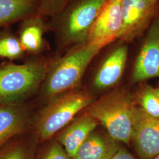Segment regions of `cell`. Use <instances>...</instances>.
Listing matches in <instances>:
<instances>
[{
    "label": "cell",
    "mask_w": 159,
    "mask_h": 159,
    "mask_svg": "<svg viewBox=\"0 0 159 159\" xmlns=\"http://www.w3.org/2000/svg\"><path fill=\"white\" fill-rule=\"evenodd\" d=\"M111 159H136L125 148H121Z\"/></svg>",
    "instance_id": "21"
},
{
    "label": "cell",
    "mask_w": 159,
    "mask_h": 159,
    "mask_svg": "<svg viewBox=\"0 0 159 159\" xmlns=\"http://www.w3.org/2000/svg\"><path fill=\"white\" fill-rule=\"evenodd\" d=\"M35 159V147L33 142L12 143L0 150V159Z\"/></svg>",
    "instance_id": "18"
},
{
    "label": "cell",
    "mask_w": 159,
    "mask_h": 159,
    "mask_svg": "<svg viewBox=\"0 0 159 159\" xmlns=\"http://www.w3.org/2000/svg\"><path fill=\"white\" fill-rule=\"evenodd\" d=\"M119 143L107 134L93 131L72 159H111L120 148Z\"/></svg>",
    "instance_id": "13"
},
{
    "label": "cell",
    "mask_w": 159,
    "mask_h": 159,
    "mask_svg": "<svg viewBox=\"0 0 159 159\" xmlns=\"http://www.w3.org/2000/svg\"><path fill=\"white\" fill-rule=\"evenodd\" d=\"M35 159H72L57 141L52 142L40 152Z\"/></svg>",
    "instance_id": "19"
},
{
    "label": "cell",
    "mask_w": 159,
    "mask_h": 159,
    "mask_svg": "<svg viewBox=\"0 0 159 159\" xmlns=\"http://www.w3.org/2000/svg\"><path fill=\"white\" fill-rule=\"evenodd\" d=\"M94 102L87 93L70 90L53 97L37 116L35 129L41 142L49 140Z\"/></svg>",
    "instance_id": "5"
},
{
    "label": "cell",
    "mask_w": 159,
    "mask_h": 159,
    "mask_svg": "<svg viewBox=\"0 0 159 159\" xmlns=\"http://www.w3.org/2000/svg\"><path fill=\"white\" fill-rule=\"evenodd\" d=\"M152 159H159V154H157L156 157H154Z\"/></svg>",
    "instance_id": "23"
},
{
    "label": "cell",
    "mask_w": 159,
    "mask_h": 159,
    "mask_svg": "<svg viewBox=\"0 0 159 159\" xmlns=\"http://www.w3.org/2000/svg\"><path fill=\"white\" fill-rule=\"evenodd\" d=\"M131 142L140 159H152L159 154V119L135 108Z\"/></svg>",
    "instance_id": "8"
},
{
    "label": "cell",
    "mask_w": 159,
    "mask_h": 159,
    "mask_svg": "<svg viewBox=\"0 0 159 159\" xmlns=\"http://www.w3.org/2000/svg\"><path fill=\"white\" fill-rule=\"evenodd\" d=\"M123 28L120 0H108L91 27L87 43L107 46L119 40Z\"/></svg>",
    "instance_id": "9"
},
{
    "label": "cell",
    "mask_w": 159,
    "mask_h": 159,
    "mask_svg": "<svg viewBox=\"0 0 159 159\" xmlns=\"http://www.w3.org/2000/svg\"><path fill=\"white\" fill-rule=\"evenodd\" d=\"M54 59L39 58L1 66L0 103L17 104L34 93L46 79Z\"/></svg>",
    "instance_id": "4"
},
{
    "label": "cell",
    "mask_w": 159,
    "mask_h": 159,
    "mask_svg": "<svg viewBox=\"0 0 159 159\" xmlns=\"http://www.w3.org/2000/svg\"><path fill=\"white\" fill-rule=\"evenodd\" d=\"M134 101L148 115L159 119V98L155 88L147 84L142 85L135 96Z\"/></svg>",
    "instance_id": "16"
},
{
    "label": "cell",
    "mask_w": 159,
    "mask_h": 159,
    "mask_svg": "<svg viewBox=\"0 0 159 159\" xmlns=\"http://www.w3.org/2000/svg\"><path fill=\"white\" fill-rule=\"evenodd\" d=\"M106 46L87 43L70 49L53 60L44 81L43 94L51 98L79 84L91 61Z\"/></svg>",
    "instance_id": "2"
},
{
    "label": "cell",
    "mask_w": 159,
    "mask_h": 159,
    "mask_svg": "<svg viewBox=\"0 0 159 159\" xmlns=\"http://www.w3.org/2000/svg\"><path fill=\"white\" fill-rule=\"evenodd\" d=\"M24 52L18 37L7 30L0 32V57L16 60L23 57Z\"/></svg>",
    "instance_id": "17"
},
{
    "label": "cell",
    "mask_w": 159,
    "mask_h": 159,
    "mask_svg": "<svg viewBox=\"0 0 159 159\" xmlns=\"http://www.w3.org/2000/svg\"><path fill=\"white\" fill-rule=\"evenodd\" d=\"M129 44L121 40L112 43L111 48L102 58L94 74L93 83L95 87L104 89L119 83L125 71Z\"/></svg>",
    "instance_id": "10"
},
{
    "label": "cell",
    "mask_w": 159,
    "mask_h": 159,
    "mask_svg": "<svg viewBox=\"0 0 159 159\" xmlns=\"http://www.w3.org/2000/svg\"><path fill=\"white\" fill-rule=\"evenodd\" d=\"M107 1L70 0L62 10L49 18L50 31L58 46L69 50L87 43L91 27Z\"/></svg>",
    "instance_id": "1"
},
{
    "label": "cell",
    "mask_w": 159,
    "mask_h": 159,
    "mask_svg": "<svg viewBox=\"0 0 159 159\" xmlns=\"http://www.w3.org/2000/svg\"><path fill=\"white\" fill-rule=\"evenodd\" d=\"M155 91H156V94L157 95V96L159 97V85L157 87H156V88H155Z\"/></svg>",
    "instance_id": "22"
},
{
    "label": "cell",
    "mask_w": 159,
    "mask_h": 159,
    "mask_svg": "<svg viewBox=\"0 0 159 159\" xmlns=\"http://www.w3.org/2000/svg\"><path fill=\"white\" fill-rule=\"evenodd\" d=\"M27 109L17 104L0 103V148L21 133L28 123Z\"/></svg>",
    "instance_id": "14"
},
{
    "label": "cell",
    "mask_w": 159,
    "mask_h": 159,
    "mask_svg": "<svg viewBox=\"0 0 159 159\" xmlns=\"http://www.w3.org/2000/svg\"><path fill=\"white\" fill-rule=\"evenodd\" d=\"M136 106L134 97L124 89L110 92L87 107L85 114L100 122L118 142H131Z\"/></svg>",
    "instance_id": "3"
},
{
    "label": "cell",
    "mask_w": 159,
    "mask_h": 159,
    "mask_svg": "<svg viewBox=\"0 0 159 159\" xmlns=\"http://www.w3.org/2000/svg\"><path fill=\"white\" fill-rule=\"evenodd\" d=\"M123 21L119 40L130 44L147 30L159 12V0H120Z\"/></svg>",
    "instance_id": "6"
},
{
    "label": "cell",
    "mask_w": 159,
    "mask_h": 159,
    "mask_svg": "<svg viewBox=\"0 0 159 159\" xmlns=\"http://www.w3.org/2000/svg\"><path fill=\"white\" fill-rule=\"evenodd\" d=\"M46 18L35 14L21 21L18 38L24 51L39 54L46 48L44 35L50 31L48 21Z\"/></svg>",
    "instance_id": "11"
},
{
    "label": "cell",
    "mask_w": 159,
    "mask_h": 159,
    "mask_svg": "<svg viewBox=\"0 0 159 159\" xmlns=\"http://www.w3.org/2000/svg\"><path fill=\"white\" fill-rule=\"evenodd\" d=\"M41 0H0V29L38 14Z\"/></svg>",
    "instance_id": "15"
},
{
    "label": "cell",
    "mask_w": 159,
    "mask_h": 159,
    "mask_svg": "<svg viewBox=\"0 0 159 159\" xmlns=\"http://www.w3.org/2000/svg\"><path fill=\"white\" fill-rule=\"evenodd\" d=\"M70 0H41L38 14L50 18L58 13Z\"/></svg>",
    "instance_id": "20"
},
{
    "label": "cell",
    "mask_w": 159,
    "mask_h": 159,
    "mask_svg": "<svg viewBox=\"0 0 159 159\" xmlns=\"http://www.w3.org/2000/svg\"><path fill=\"white\" fill-rule=\"evenodd\" d=\"M98 123L96 119L85 114L64 129L58 135L57 141L72 159L87 138L95 130Z\"/></svg>",
    "instance_id": "12"
},
{
    "label": "cell",
    "mask_w": 159,
    "mask_h": 159,
    "mask_svg": "<svg viewBox=\"0 0 159 159\" xmlns=\"http://www.w3.org/2000/svg\"><path fill=\"white\" fill-rule=\"evenodd\" d=\"M132 71V80L139 83L159 78V12L143 34Z\"/></svg>",
    "instance_id": "7"
}]
</instances>
